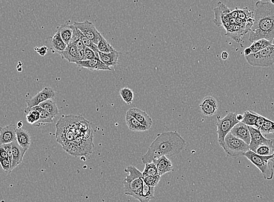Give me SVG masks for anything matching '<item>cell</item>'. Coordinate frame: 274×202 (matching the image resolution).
I'll return each mask as SVG.
<instances>
[{"instance_id":"obj_1","label":"cell","mask_w":274,"mask_h":202,"mask_svg":"<svg viewBox=\"0 0 274 202\" xmlns=\"http://www.w3.org/2000/svg\"><path fill=\"white\" fill-rule=\"evenodd\" d=\"M186 146V142L178 132L174 131L158 133L141 158L144 164L151 163L155 159L167 156L172 157L181 153Z\"/></svg>"},{"instance_id":"obj_2","label":"cell","mask_w":274,"mask_h":202,"mask_svg":"<svg viewBox=\"0 0 274 202\" xmlns=\"http://www.w3.org/2000/svg\"><path fill=\"white\" fill-rule=\"evenodd\" d=\"M254 23L250 31L249 41L265 39L273 42L274 38V4L259 1L255 4Z\"/></svg>"},{"instance_id":"obj_3","label":"cell","mask_w":274,"mask_h":202,"mask_svg":"<svg viewBox=\"0 0 274 202\" xmlns=\"http://www.w3.org/2000/svg\"><path fill=\"white\" fill-rule=\"evenodd\" d=\"M124 172L129 173L122 182L125 194L136 199L143 187V175L133 166H128Z\"/></svg>"},{"instance_id":"obj_4","label":"cell","mask_w":274,"mask_h":202,"mask_svg":"<svg viewBox=\"0 0 274 202\" xmlns=\"http://www.w3.org/2000/svg\"><path fill=\"white\" fill-rule=\"evenodd\" d=\"M244 156L258 168L265 180H272L274 176V168L271 162L273 155L261 156L249 150Z\"/></svg>"},{"instance_id":"obj_5","label":"cell","mask_w":274,"mask_h":202,"mask_svg":"<svg viewBox=\"0 0 274 202\" xmlns=\"http://www.w3.org/2000/svg\"><path fill=\"white\" fill-rule=\"evenodd\" d=\"M248 63L253 67H271L274 64V44H271L259 52L245 56Z\"/></svg>"},{"instance_id":"obj_6","label":"cell","mask_w":274,"mask_h":202,"mask_svg":"<svg viewBox=\"0 0 274 202\" xmlns=\"http://www.w3.org/2000/svg\"><path fill=\"white\" fill-rule=\"evenodd\" d=\"M222 147L226 154L232 158L244 156L250 150L249 144L234 136L230 132L225 136L224 144Z\"/></svg>"},{"instance_id":"obj_7","label":"cell","mask_w":274,"mask_h":202,"mask_svg":"<svg viewBox=\"0 0 274 202\" xmlns=\"http://www.w3.org/2000/svg\"><path fill=\"white\" fill-rule=\"evenodd\" d=\"M236 115V113H229L223 118L219 119L217 122L218 141L221 147L224 145L225 136L231 131L235 125L240 122L237 120Z\"/></svg>"},{"instance_id":"obj_8","label":"cell","mask_w":274,"mask_h":202,"mask_svg":"<svg viewBox=\"0 0 274 202\" xmlns=\"http://www.w3.org/2000/svg\"><path fill=\"white\" fill-rule=\"evenodd\" d=\"M213 10L215 14L213 24L218 27H222L227 30L230 25V13L232 10L221 1L218 2L217 7L214 8Z\"/></svg>"},{"instance_id":"obj_9","label":"cell","mask_w":274,"mask_h":202,"mask_svg":"<svg viewBox=\"0 0 274 202\" xmlns=\"http://www.w3.org/2000/svg\"><path fill=\"white\" fill-rule=\"evenodd\" d=\"M73 25L94 43L96 45L98 43L102 35L96 29L93 23L89 21H85L81 22H76Z\"/></svg>"},{"instance_id":"obj_10","label":"cell","mask_w":274,"mask_h":202,"mask_svg":"<svg viewBox=\"0 0 274 202\" xmlns=\"http://www.w3.org/2000/svg\"><path fill=\"white\" fill-rule=\"evenodd\" d=\"M250 134V143L249 144V149L255 152L259 146L263 144H272L271 139L265 138L259 130L255 127L248 126Z\"/></svg>"},{"instance_id":"obj_11","label":"cell","mask_w":274,"mask_h":202,"mask_svg":"<svg viewBox=\"0 0 274 202\" xmlns=\"http://www.w3.org/2000/svg\"><path fill=\"white\" fill-rule=\"evenodd\" d=\"M56 93L52 88L50 87H46L44 89L42 90L32 98L27 100V102L28 108L33 107L39 106L40 104L42 103L48 99H52L55 97Z\"/></svg>"},{"instance_id":"obj_12","label":"cell","mask_w":274,"mask_h":202,"mask_svg":"<svg viewBox=\"0 0 274 202\" xmlns=\"http://www.w3.org/2000/svg\"><path fill=\"white\" fill-rule=\"evenodd\" d=\"M251 29L246 25L230 24L226 30V36L233 40L234 41L241 43L243 36L249 32Z\"/></svg>"},{"instance_id":"obj_13","label":"cell","mask_w":274,"mask_h":202,"mask_svg":"<svg viewBox=\"0 0 274 202\" xmlns=\"http://www.w3.org/2000/svg\"><path fill=\"white\" fill-rule=\"evenodd\" d=\"M199 107L202 115L211 116L215 115L218 110V104L216 100L213 96H207L202 100Z\"/></svg>"},{"instance_id":"obj_14","label":"cell","mask_w":274,"mask_h":202,"mask_svg":"<svg viewBox=\"0 0 274 202\" xmlns=\"http://www.w3.org/2000/svg\"><path fill=\"white\" fill-rule=\"evenodd\" d=\"M79 67L86 68L91 71H112L110 67L105 64L98 58L89 60H82L76 62Z\"/></svg>"},{"instance_id":"obj_15","label":"cell","mask_w":274,"mask_h":202,"mask_svg":"<svg viewBox=\"0 0 274 202\" xmlns=\"http://www.w3.org/2000/svg\"><path fill=\"white\" fill-rule=\"evenodd\" d=\"M16 127L14 124L0 128V146L16 140Z\"/></svg>"},{"instance_id":"obj_16","label":"cell","mask_w":274,"mask_h":202,"mask_svg":"<svg viewBox=\"0 0 274 202\" xmlns=\"http://www.w3.org/2000/svg\"><path fill=\"white\" fill-rule=\"evenodd\" d=\"M127 113L134 116L137 121H138L142 125L146 127L150 130L152 127L153 121L151 116L148 114L138 108H131L127 111Z\"/></svg>"},{"instance_id":"obj_17","label":"cell","mask_w":274,"mask_h":202,"mask_svg":"<svg viewBox=\"0 0 274 202\" xmlns=\"http://www.w3.org/2000/svg\"><path fill=\"white\" fill-rule=\"evenodd\" d=\"M11 144H12L13 161L11 164V172L22 163L27 151L20 146L16 140L13 142Z\"/></svg>"},{"instance_id":"obj_18","label":"cell","mask_w":274,"mask_h":202,"mask_svg":"<svg viewBox=\"0 0 274 202\" xmlns=\"http://www.w3.org/2000/svg\"><path fill=\"white\" fill-rule=\"evenodd\" d=\"M234 136H236L237 138L241 139V140L244 141L245 143L249 144L250 143V134L247 125H245L244 122H240L238 124L234 126L230 131Z\"/></svg>"},{"instance_id":"obj_19","label":"cell","mask_w":274,"mask_h":202,"mask_svg":"<svg viewBox=\"0 0 274 202\" xmlns=\"http://www.w3.org/2000/svg\"><path fill=\"white\" fill-rule=\"evenodd\" d=\"M153 162L158 169L159 174L161 176L167 173L173 172L174 170L172 162L167 156H162L161 158L155 159Z\"/></svg>"},{"instance_id":"obj_20","label":"cell","mask_w":274,"mask_h":202,"mask_svg":"<svg viewBox=\"0 0 274 202\" xmlns=\"http://www.w3.org/2000/svg\"><path fill=\"white\" fill-rule=\"evenodd\" d=\"M61 56L62 58L66 59L70 63H76L78 61H81L78 49L74 43L68 44L67 48Z\"/></svg>"},{"instance_id":"obj_21","label":"cell","mask_w":274,"mask_h":202,"mask_svg":"<svg viewBox=\"0 0 274 202\" xmlns=\"http://www.w3.org/2000/svg\"><path fill=\"white\" fill-rule=\"evenodd\" d=\"M16 141L22 147L28 150L30 149L31 143L30 135L29 132L24 129H16Z\"/></svg>"},{"instance_id":"obj_22","label":"cell","mask_w":274,"mask_h":202,"mask_svg":"<svg viewBox=\"0 0 274 202\" xmlns=\"http://www.w3.org/2000/svg\"><path fill=\"white\" fill-rule=\"evenodd\" d=\"M154 193H155V187L148 186L144 183L143 187L136 199L141 202H148L155 198Z\"/></svg>"},{"instance_id":"obj_23","label":"cell","mask_w":274,"mask_h":202,"mask_svg":"<svg viewBox=\"0 0 274 202\" xmlns=\"http://www.w3.org/2000/svg\"><path fill=\"white\" fill-rule=\"evenodd\" d=\"M98 55L99 59L108 67H115L118 64L119 53L116 50L110 53L99 52Z\"/></svg>"},{"instance_id":"obj_24","label":"cell","mask_w":274,"mask_h":202,"mask_svg":"<svg viewBox=\"0 0 274 202\" xmlns=\"http://www.w3.org/2000/svg\"><path fill=\"white\" fill-rule=\"evenodd\" d=\"M50 44L54 52L60 55H61L67 47V44L62 41L59 32L57 30L55 35L50 39Z\"/></svg>"},{"instance_id":"obj_25","label":"cell","mask_w":274,"mask_h":202,"mask_svg":"<svg viewBox=\"0 0 274 202\" xmlns=\"http://www.w3.org/2000/svg\"><path fill=\"white\" fill-rule=\"evenodd\" d=\"M125 120L128 129L132 130V131L144 132L148 130L146 127L142 125L133 116L127 113L126 115H125Z\"/></svg>"},{"instance_id":"obj_26","label":"cell","mask_w":274,"mask_h":202,"mask_svg":"<svg viewBox=\"0 0 274 202\" xmlns=\"http://www.w3.org/2000/svg\"><path fill=\"white\" fill-rule=\"evenodd\" d=\"M30 108L31 109L39 111L40 113L39 120L36 123L33 125L34 127H40L46 124L53 123L54 118L51 116L49 113L43 109L42 107L40 106H36Z\"/></svg>"},{"instance_id":"obj_27","label":"cell","mask_w":274,"mask_h":202,"mask_svg":"<svg viewBox=\"0 0 274 202\" xmlns=\"http://www.w3.org/2000/svg\"><path fill=\"white\" fill-rule=\"evenodd\" d=\"M56 30L59 32L62 41L69 44L73 35V25L62 24L57 28Z\"/></svg>"},{"instance_id":"obj_28","label":"cell","mask_w":274,"mask_h":202,"mask_svg":"<svg viewBox=\"0 0 274 202\" xmlns=\"http://www.w3.org/2000/svg\"><path fill=\"white\" fill-rule=\"evenodd\" d=\"M238 17L245 23V25L251 29L254 23V13L247 7L239 9L238 8Z\"/></svg>"},{"instance_id":"obj_29","label":"cell","mask_w":274,"mask_h":202,"mask_svg":"<svg viewBox=\"0 0 274 202\" xmlns=\"http://www.w3.org/2000/svg\"><path fill=\"white\" fill-rule=\"evenodd\" d=\"M39 106L49 113L53 118L56 117L59 115V110L58 105L51 99L42 102Z\"/></svg>"},{"instance_id":"obj_30","label":"cell","mask_w":274,"mask_h":202,"mask_svg":"<svg viewBox=\"0 0 274 202\" xmlns=\"http://www.w3.org/2000/svg\"><path fill=\"white\" fill-rule=\"evenodd\" d=\"M272 44V42L268 41L267 39H261L252 43V44L250 45L249 48L251 50V52L252 53H256L259 52L264 48Z\"/></svg>"},{"instance_id":"obj_31","label":"cell","mask_w":274,"mask_h":202,"mask_svg":"<svg viewBox=\"0 0 274 202\" xmlns=\"http://www.w3.org/2000/svg\"><path fill=\"white\" fill-rule=\"evenodd\" d=\"M259 114L253 112V111H245L244 115V119L242 122L247 125V126H255L257 118Z\"/></svg>"},{"instance_id":"obj_32","label":"cell","mask_w":274,"mask_h":202,"mask_svg":"<svg viewBox=\"0 0 274 202\" xmlns=\"http://www.w3.org/2000/svg\"><path fill=\"white\" fill-rule=\"evenodd\" d=\"M122 100L128 105H130L134 101L133 91L128 87H124L119 92Z\"/></svg>"},{"instance_id":"obj_33","label":"cell","mask_w":274,"mask_h":202,"mask_svg":"<svg viewBox=\"0 0 274 202\" xmlns=\"http://www.w3.org/2000/svg\"><path fill=\"white\" fill-rule=\"evenodd\" d=\"M259 130L262 134L274 135V122L265 117L263 124H262Z\"/></svg>"},{"instance_id":"obj_34","label":"cell","mask_w":274,"mask_h":202,"mask_svg":"<svg viewBox=\"0 0 274 202\" xmlns=\"http://www.w3.org/2000/svg\"><path fill=\"white\" fill-rule=\"evenodd\" d=\"M97 46H98L99 52L102 53H110L115 50V48L108 43L103 36L98 43L97 44Z\"/></svg>"},{"instance_id":"obj_35","label":"cell","mask_w":274,"mask_h":202,"mask_svg":"<svg viewBox=\"0 0 274 202\" xmlns=\"http://www.w3.org/2000/svg\"><path fill=\"white\" fill-rule=\"evenodd\" d=\"M143 176H153L159 174L158 169L153 163V162L145 164L143 172L142 173Z\"/></svg>"},{"instance_id":"obj_36","label":"cell","mask_w":274,"mask_h":202,"mask_svg":"<svg viewBox=\"0 0 274 202\" xmlns=\"http://www.w3.org/2000/svg\"><path fill=\"white\" fill-rule=\"evenodd\" d=\"M256 154L261 156H269L273 155V144H263L259 146L255 152Z\"/></svg>"},{"instance_id":"obj_37","label":"cell","mask_w":274,"mask_h":202,"mask_svg":"<svg viewBox=\"0 0 274 202\" xmlns=\"http://www.w3.org/2000/svg\"><path fill=\"white\" fill-rule=\"evenodd\" d=\"M161 176L159 174L153 176H143L144 182L148 186L156 187L161 180Z\"/></svg>"},{"instance_id":"obj_38","label":"cell","mask_w":274,"mask_h":202,"mask_svg":"<svg viewBox=\"0 0 274 202\" xmlns=\"http://www.w3.org/2000/svg\"><path fill=\"white\" fill-rule=\"evenodd\" d=\"M96 58H99V56L96 55V53L91 48L86 47L85 50L84 60H89V59H92Z\"/></svg>"},{"instance_id":"obj_39","label":"cell","mask_w":274,"mask_h":202,"mask_svg":"<svg viewBox=\"0 0 274 202\" xmlns=\"http://www.w3.org/2000/svg\"><path fill=\"white\" fill-rule=\"evenodd\" d=\"M0 165L4 172L11 173V162L10 159H0Z\"/></svg>"},{"instance_id":"obj_40","label":"cell","mask_w":274,"mask_h":202,"mask_svg":"<svg viewBox=\"0 0 274 202\" xmlns=\"http://www.w3.org/2000/svg\"><path fill=\"white\" fill-rule=\"evenodd\" d=\"M3 147L8 153V157H9L10 160L12 164L13 161V152H12V144H5L1 145Z\"/></svg>"},{"instance_id":"obj_41","label":"cell","mask_w":274,"mask_h":202,"mask_svg":"<svg viewBox=\"0 0 274 202\" xmlns=\"http://www.w3.org/2000/svg\"><path fill=\"white\" fill-rule=\"evenodd\" d=\"M264 116L259 115V114L258 116V118L256 119V123L255 124V127L256 129L259 130L260 129L261 127L262 126V124L264 121Z\"/></svg>"},{"instance_id":"obj_42","label":"cell","mask_w":274,"mask_h":202,"mask_svg":"<svg viewBox=\"0 0 274 202\" xmlns=\"http://www.w3.org/2000/svg\"><path fill=\"white\" fill-rule=\"evenodd\" d=\"M35 50L40 56L44 57L45 56L47 55L48 51V48L46 46H42L41 47H35Z\"/></svg>"},{"instance_id":"obj_43","label":"cell","mask_w":274,"mask_h":202,"mask_svg":"<svg viewBox=\"0 0 274 202\" xmlns=\"http://www.w3.org/2000/svg\"><path fill=\"white\" fill-rule=\"evenodd\" d=\"M0 159H9L6 150L2 146H0Z\"/></svg>"},{"instance_id":"obj_44","label":"cell","mask_w":274,"mask_h":202,"mask_svg":"<svg viewBox=\"0 0 274 202\" xmlns=\"http://www.w3.org/2000/svg\"><path fill=\"white\" fill-rule=\"evenodd\" d=\"M230 17H232L234 18H237L238 17V8H236L235 10L231 11L230 13Z\"/></svg>"},{"instance_id":"obj_45","label":"cell","mask_w":274,"mask_h":202,"mask_svg":"<svg viewBox=\"0 0 274 202\" xmlns=\"http://www.w3.org/2000/svg\"><path fill=\"white\" fill-rule=\"evenodd\" d=\"M228 57H229V54H228V53L227 52H224L221 54V58L222 60L226 61L228 58Z\"/></svg>"},{"instance_id":"obj_46","label":"cell","mask_w":274,"mask_h":202,"mask_svg":"<svg viewBox=\"0 0 274 202\" xmlns=\"http://www.w3.org/2000/svg\"><path fill=\"white\" fill-rule=\"evenodd\" d=\"M244 56H249L250 55V54H252V52H251V50L249 47L245 48L244 50Z\"/></svg>"},{"instance_id":"obj_47","label":"cell","mask_w":274,"mask_h":202,"mask_svg":"<svg viewBox=\"0 0 274 202\" xmlns=\"http://www.w3.org/2000/svg\"><path fill=\"white\" fill-rule=\"evenodd\" d=\"M273 142V158L271 159V162H272L273 168L274 169V139H272Z\"/></svg>"},{"instance_id":"obj_48","label":"cell","mask_w":274,"mask_h":202,"mask_svg":"<svg viewBox=\"0 0 274 202\" xmlns=\"http://www.w3.org/2000/svg\"><path fill=\"white\" fill-rule=\"evenodd\" d=\"M236 119L239 122H242L243 119H244V115H239V114H237L236 115Z\"/></svg>"},{"instance_id":"obj_49","label":"cell","mask_w":274,"mask_h":202,"mask_svg":"<svg viewBox=\"0 0 274 202\" xmlns=\"http://www.w3.org/2000/svg\"><path fill=\"white\" fill-rule=\"evenodd\" d=\"M23 125H23L22 122L21 121H19L18 122V123H17V128H18V129H21V128H22L23 127Z\"/></svg>"},{"instance_id":"obj_50","label":"cell","mask_w":274,"mask_h":202,"mask_svg":"<svg viewBox=\"0 0 274 202\" xmlns=\"http://www.w3.org/2000/svg\"><path fill=\"white\" fill-rule=\"evenodd\" d=\"M271 3H273V4H274V0H271Z\"/></svg>"},{"instance_id":"obj_51","label":"cell","mask_w":274,"mask_h":202,"mask_svg":"<svg viewBox=\"0 0 274 202\" xmlns=\"http://www.w3.org/2000/svg\"><path fill=\"white\" fill-rule=\"evenodd\" d=\"M272 44H274V38L273 41V42H272Z\"/></svg>"}]
</instances>
